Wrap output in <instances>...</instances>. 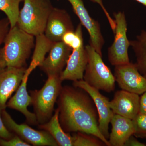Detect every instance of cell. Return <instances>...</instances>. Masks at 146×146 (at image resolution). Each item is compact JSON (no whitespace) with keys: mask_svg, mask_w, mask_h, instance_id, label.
Returning <instances> with one entry per match:
<instances>
[{"mask_svg":"<svg viewBox=\"0 0 146 146\" xmlns=\"http://www.w3.org/2000/svg\"><path fill=\"white\" fill-rule=\"evenodd\" d=\"M133 136V135H132ZM131 136L126 141L124 146H145L146 145L141 143Z\"/></svg>","mask_w":146,"mask_h":146,"instance_id":"cell-30","label":"cell"},{"mask_svg":"<svg viewBox=\"0 0 146 146\" xmlns=\"http://www.w3.org/2000/svg\"><path fill=\"white\" fill-rule=\"evenodd\" d=\"M88 63L83 80L92 87L110 93L115 91V78L111 70L105 64L102 56L91 45L85 46Z\"/></svg>","mask_w":146,"mask_h":146,"instance_id":"cell-5","label":"cell"},{"mask_svg":"<svg viewBox=\"0 0 146 146\" xmlns=\"http://www.w3.org/2000/svg\"><path fill=\"white\" fill-rule=\"evenodd\" d=\"M74 12L79 18L80 23L85 27L90 35V44L102 56V48L104 40L98 22L92 18L84 6L82 0H68Z\"/></svg>","mask_w":146,"mask_h":146,"instance_id":"cell-10","label":"cell"},{"mask_svg":"<svg viewBox=\"0 0 146 146\" xmlns=\"http://www.w3.org/2000/svg\"><path fill=\"white\" fill-rule=\"evenodd\" d=\"M91 1L93 2L96 3L99 5L104 12L106 16L107 17L108 20L109 22L112 30L113 32L115 31V28H116V23H115V20H113L112 19V17L110 15L109 13L107 11L103 3V0H91Z\"/></svg>","mask_w":146,"mask_h":146,"instance_id":"cell-28","label":"cell"},{"mask_svg":"<svg viewBox=\"0 0 146 146\" xmlns=\"http://www.w3.org/2000/svg\"><path fill=\"white\" fill-rule=\"evenodd\" d=\"M136 58V66L139 72L146 77V30H143L136 39L130 41Z\"/></svg>","mask_w":146,"mask_h":146,"instance_id":"cell-20","label":"cell"},{"mask_svg":"<svg viewBox=\"0 0 146 146\" xmlns=\"http://www.w3.org/2000/svg\"><path fill=\"white\" fill-rule=\"evenodd\" d=\"M87 63L88 56L84 45L79 48L73 50L65 69L60 74V78L62 81L83 80Z\"/></svg>","mask_w":146,"mask_h":146,"instance_id":"cell-15","label":"cell"},{"mask_svg":"<svg viewBox=\"0 0 146 146\" xmlns=\"http://www.w3.org/2000/svg\"><path fill=\"white\" fill-rule=\"evenodd\" d=\"M112 130L108 141L110 146H124L126 141L135 133L133 121L121 115L114 114L111 121Z\"/></svg>","mask_w":146,"mask_h":146,"instance_id":"cell-17","label":"cell"},{"mask_svg":"<svg viewBox=\"0 0 146 146\" xmlns=\"http://www.w3.org/2000/svg\"><path fill=\"white\" fill-rule=\"evenodd\" d=\"M54 7L50 0H24L17 26L35 36L44 34L49 16Z\"/></svg>","mask_w":146,"mask_h":146,"instance_id":"cell-4","label":"cell"},{"mask_svg":"<svg viewBox=\"0 0 146 146\" xmlns=\"http://www.w3.org/2000/svg\"><path fill=\"white\" fill-rule=\"evenodd\" d=\"M62 82L60 76H49L41 89L30 91L31 105L39 125L47 122L52 117L55 104L63 87Z\"/></svg>","mask_w":146,"mask_h":146,"instance_id":"cell-3","label":"cell"},{"mask_svg":"<svg viewBox=\"0 0 146 146\" xmlns=\"http://www.w3.org/2000/svg\"><path fill=\"white\" fill-rule=\"evenodd\" d=\"M62 42L72 50L77 49L82 46L84 45L82 25L79 24L76 30L66 33L62 37Z\"/></svg>","mask_w":146,"mask_h":146,"instance_id":"cell-22","label":"cell"},{"mask_svg":"<svg viewBox=\"0 0 146 146\" xmlns=\"http://www.w3.org/2000/svg\"><path fill=\"white\" fill-rule=\"evenodd\" d=\"M135 1H137L138 2L146 7V0H135Z\"/></svg>","mask_w":146,"mask_h":146,"instance_id":"cell-31","label":"cell"},{"mask_svg":"<svg viewBox=\"0 0 146 146\" xmlns=\"http://www.w3.org/2000/svg\"><path fill=\"white\" fill-rule=\"evenodd\" d=\"M59 110L57 108L49 121L43 124L39 125L38 127L40 129L48 132L56 142L58 145L73 146L72 136L63 130L59 121Z\"/></svg>","mask_w":146,"mask_h":146,"instance_id":"cell-18","label":"cell"},{"mask_svg":"<svg viewBox=\"0 0 146 146\" xmlns=\"http://www.w3.org/2000/svg\"><path fill=\"white\" fill-rule=\"evenodd\" d=\"M57 104L59 121L65 132L91 134L110 146L100 131L96 108L87 92L73 86H63Z\"/></svg>","mask_w":146,"mask_h":146,"instance_id":"cell-1","label":"cell"},{"mask_svg":"<svg viewBox=\"0 0 146 146\" xmlns=\"http://www.w3.org/2000/svg\"><path fill=\"white\" fill-rule=\"evenodd\" d=\"M28 78L27 77H23L16 93L7 102V107L21 112L25 116L28 123L35 125L39 124L36 115L28 110V107L31 105L32 102L31 96L27 90Z\"/></svg>","mask_w":146,"mask_h":146,"instance_id":"cell-16","label":"cell"},{"mask_svg":"<svg viewBox=\"0 0 146 146\" xmlns=\"http://www.w3.org/2000/svg\"><path fill=\"white\" fill-rule=\"evenodd\" d=\"M36 37V44L35 49L30 65L27 68L24 76L29 77L31 73L36 67L43 62L45 58L46 55L49 52L54 42L50 41L49 39L45 36L44 34L37 35Z\"/></svg>","mask_w":146,"mask_h":146,"instance_id":"cell-19","label":"cell"},{"mask_svg":"<svg viewBox=\"0 0 146 146\" xmlns=\"http://www.w3.org/2000/svg\"><path fill=\"white\" fill-rule=\"evenodd\" d=\"M74 26L69 13L65 10L54 7L47 21L45 36L54 43L62 41L66 33L74 31Z\"/></svg>","mask_w":146,"mask_h":146,"instance_id":"cell-12","label":"cell"},{"mask_svg":"<svg viewBox=\"0 0 146 146\" xmlns=\"http://www.w3.org/2000/svg\"><path fill=\"white\" fill-rule=\"evenodd\" d=\"M140 98L138 94L120 90L115 93L110 105L114 114L132 120L139 113Z\"/></svg>","mask_w":146,"mask_h":146,"instance_id":"cell-14","label":"cell"},{"mask_svg":"<svg viewBox=\"0 0 146 146\" xmlns=\"http://www.w3.org/2000/svg\"><path fill=\"white\" fill-rule=\"evenodd\" d=\"M5 125L11 132L30 145L37 146H57L51 135L45 130H35L26 124L16 123L6 110L1 113Z\"/></svg>","mask_w":146,"mask_h":146,"instance_id":"cell-7","label":"cell"},{"mask_svg":"<svg viewBox=\"0 0 146 146\" xmlns=\"http://www.w3.org/2000/svg\"><path fill=\"white\" fill-rule=\"evenodd\" d=\"M0 146H30L31 145L25 142L17 135L14 134L12 138L8 140L0 138Z\"/></svg>","mask_w":146,"mask_h":146,"instance_id":"cell-25","label":"cell"},{"mask_svg":"<svg viewBox=\"0 0 146 146\" xmlns=\"http://www.w3.org/2000/svg\"><path fill=\"white\" fill-rule=\"evenodd\" d=\"M72 136L73 146H106L100 139L91 134L77 132Z\"/></svg>","mask_w":146,"mask_h":146,"instance_id":"cell-23","label":"cell"},{"mask_svg":"<svg viewBox=\"0 0 146 146\" xmlns=\"http://www.w3.org/2000/svg\"><path fill=\"white\" fill-rule=\"evenodd\" d=\"M132 120L135 130L133 135L137 137H146V114L138 113Z\"/></svg>","mask_w":146,"mask_h":146,"instance_id":"cell-24","label":"cell"},{"mask_svg":"<svg viewBox=\"0 0 146 146\" xmlns=\"http://www.w3.org/2000/svg\"><path fill=\"white\" fill-rule=\"evenodd\" d=\"M114 76L122 90L138 95L146 92V77L139 72L136 64L130 62L115 66Z\"/></svg>","mask_w":146,"mask_h":146,"instance_id":"cell-9","label":"cell"},{"mask_svg":"<svg viewBox=\"0 0 146 146\" xmlns=\"http://www.w3.org/2000/svg\"><path fill=\"white\" fill-rule=\"evenodd\" d=\"M73 86L84 90L93 100L98 115L99 129L108 141L109 125L114 114L110 108L109 99L102 95L99 90L92 87L84 80L73 82Z\"/></svg>","mask_w":146,"mask_h":146,"instance_id":"cell-8","label":"cell"},{"mask_svg":"<svg viewBox=\"0 0 146 146\" xmlns=\"http://www.w3.org/2000/svg\"><path fill=\"white\" fill-rule=\"evenodd\" d=\"M114 16L116 23L115 38L108 50V56L110 64L116 66L130 63L128 50L130 44L127 35V23L125 14L119 11L114 13Z\"/></svg>","mask_w":146,"mask_h":146,"instance_id":"cell-6","label":"cell"},{"mask_svg":"<svg viewBox=\"0 0 146 146\" xmlns=\"http://www.w3.org/2000/svg\"><path fill=\"white\" fill-rule=\"evenodd\" d=\"M24 0H0V10L7 16L10 28L17 25L20 10L19 5Z\"/></svg>","mask_w":146,"mask_h":146,"instance_id":"cell-21","label":"cell"},{"mask_svg":"<svg viewBox=\"0 0 146 146\" xmlns=\"http://www.w3.org/2000/svg\"><path fill=\"white\" fill-rule=\"evenodd\" d=\"M72 49L62 41L55 42L39 67L48 75H59L65 69Z\"/></svg>","mask_w":146,"mask_h":146,"instance_id":"cell-11","label":"cell"},{"mask_svg":"<svg viewBox=\"0 0 146 146\" xmlns=\"http://www.w3.org/2000/svg\"><path fill=\"white\" fill-rule=\"evenodd\" d=\"M10 23L8 19H4L0 20V45L3 43L6 36L9 31Z\"/></svg>","mask_w":146,"mask_h":146,"instance_id":"cell-26","label":"cell"},{"mask_svg":"<svg viewBox=\"0 0 146 146\" xmlns=\"http://www.w3.org/2000/svg\"><path fill=\"white\" fill-rule=\"evenodd\" d=\"M27 68H7L0 70V112L6 109L12 94L20 86Z\"/></svg>","mask_w":146,"mask_h":146,"instance_id":"cell-13","label":"cell"},{"mask_svg":"<svg viewBox=\"0 0 146 146\" xmlns=\"http://www.w3.org/2000/svg\"><path fill=\"white\" fill-rule=\"evenodd\" d=\"M34 36L16 25L10 28L0 49V70L26 67L27 60L34 46Z\"/></svg>","mask_w":146,"mask_h":146,"instance_id":"cell-2","label":"cell"},{"mask_svg":"<svg viewBox=\"0 0 146 146\" xmlns=\"http://www.w3.org/2000/svg\"><path fill=\"white\" fill-rule=\"evenodd\" d=\"M14 135V133L9 131L5 125L0 112V138L8 140L12 138Z\"/></svg>","mask_w":146,"mask_h":146,"instance_id":"cell-27","label":"cell"},{"mask_svg":"<svg viewBox=\"0 0 146 146\" xmlns=\"http://www.w3.org/2000/svg\"><path fill=\"white\" fill-rule=\"evenodd\" d=\"M139 113L146 114V92L140 98Z\"/></svg>","mask_w":146,"mask_h":146,"instance_id":"cell-29","label":"cell"}]
</instances>
